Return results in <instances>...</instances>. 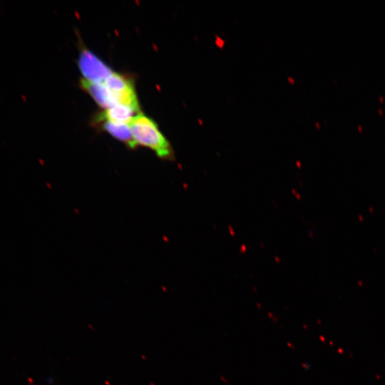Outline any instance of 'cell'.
Segmentation results:
<instances>
[{"label": "cell", "mask_w": 385, "mask_h": 385, "mask_svg": "<svg viewBox=\"0 0 385 385\" xmlns=\"http://www.w3.org/2000/svg\"><path fill=\"white\" fill-rule=\"evenodd\" d=\"M129 126L137 145L150 148L161 160H175V153L170 143L153 120L142 113H138L133 118Z\"/></svg>", "instance_id": "1"}, {"label": "cell", "mask_w": 385, "mask_h": 385, "mask_svg": "<svg viewBox=\"0 0 385 385\" xmlns=\"http://www.w3.org/2000/svg\"><path fill=\"white\" fill-rule=\"evenodd\" d=\"M103 83L110 92L115 105L127 106L139 112L133 80L125 75L113 72Z\"/></svg>", "instance_id": "2"}, {"label": "cell", "mask_w": 385, "mask_h": 385, "mask_svg": "<svg viewBox=\"0 0 385 385\" xmlns=\"http://www.w3.org/2000/svg\"><path fill=\"white\" fill-rule=\"evenodd\" d=\"M78 66L83 78L93 83H103L113 72L111 68L88 48L79 53Z\"/></svg>", "instance_id": "3"}, {"label": "cell", "mask_w": 385, "mask_h": 385, "mask_svg": "<svg viewBox=\"0 0 385 385\" xmlns=\"http://www.w3.org/2000/svg\"><path fill=\"white\" fill-rule=\"evenodd\" d=\"M96 121L98 123H101V127L103 130L124 143L128 149L134 150L137 148L129 124H116L106 120Z\"/></svg>", "instance_id": "4"}, {"label": "cell", "mask_w": 385, "mask_h": 385, "mask_svg": "<svg viewBox=\"0 0 385 385\" xmlns=\"http://www.w3.org/2000/svg\"><path fill=\"white\" fill-rule=\"evenodd\" d=\"M135 113L139 112L129 106L117 104L98 113L96 120H106L116 124H129Z\"/></svg>", "instance_id": "5"}, {"label": "cell", "mask_w": 385, "mask_h": 385, "mask_svg": "<svg viewBox=\"0 0 385 385\" xmlns=\"http://www.w3.org/2000/svg\"><path fill=\"white\" fill-rule=\"evenodd\" d=\"M80 83L83 90L86 91L99 106L107 109L115 105L110 92L103 83H93L82 78Z\"/></svg>", "instance_id": "6"}]
</instances>
